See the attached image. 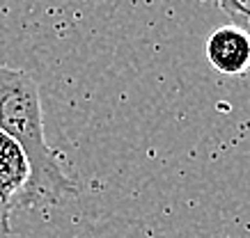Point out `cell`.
Returning a JSON list of instances; mask_svg holds the SVG:
<instances>
[{
	"instance_id": "obj_1",
	"label": "cell",
	"mask_w": 250,
	"mask_h": 238,
	"mask_svg": "<svg viewBox=\"0 0 250 238\" xmlns=\"http://www.w3.org/2000/svg\"><path fill=\"white\" fill-rule=\"evenodd\" d=\"M0 131L7 133L30 165V179L14 206L62 204L76 197V185L62 167L60 154L53 151L44 135V115L39 87L30 73L0 64Z\"/></svg>"
},
{
	"instance_id": "obj_2",
	"label": "cell",
	"mask_w": 250,
	"mask_h": 238,
	"mask_svg": "<svg viewBox=\"0 0 250 238\" xmlns=\"http://www.w3.org/2000/svg\"><path fill=\"white\" fill-rule=\"evenodd\" d=\"M205 51L218 73L243 76L250 69V30L239 23L223 25L209 35Z\"/></svg>"
},
{
	"instance_id": "obj_3",
	"label": "cell",
	"mask_w": 250,
	"mask_h": 238,
	"mask_svg": "<svg viewBox=\"0 0 250 238\" xmlns=\"http://www.w3.org/2000/svg\"><path fill=\"white\" fill-rule=\"evenodd\" d=\"M28 179H30V165L23 149L7 133L0 131V201L12 208Z\"/></svg>"
},
{
	"instance_id": "obj_4",
	"label": "cell",
	"mask_w": 250,
	"mask_h": 238,
	"mask_svg": "<svg viewBox=\"0 0 250 238\" xmlns=\"http://www.w3.org/2000/svg\"><path fill=\"white\" fill-rule=\"evenodd\" d=\"M218 5H220V9H225V12H228L229 18H234V23H239V25L243 23L241 9H239V5H236L234 0H218Z\"/></svg>"
},
{
	"instance_id": "obj_5",
	"label": "cell",
	"mask_w": 250,
	"mask_h": 238,
	"mask_svg": "<svg viewBox=\"0 0 250 238\" xmlns=\"http://www.w3.org/2000/svg\"><path fill=\"white\" fill-rule=\"evenodd\" d=\"M9 215H12V208L7 204L0 201V231L2 234H12V227H9Z\"/></svg>"
},
{
	"instance_id": "obj_6",
	"label": "cell",
	"mask_w": 250,
	"mask_h": 238,
	"mask_svg": "<svg viewBox=\"0 0 250 238\" xmlns=\"http://www.w3.org/2000/svg\"><path fill=\"white\" fill-rule=\"evenodd\" d=\"M239 9H241V18H243V28H250V0H234Z\"/></svg>"
}]
</instances>
